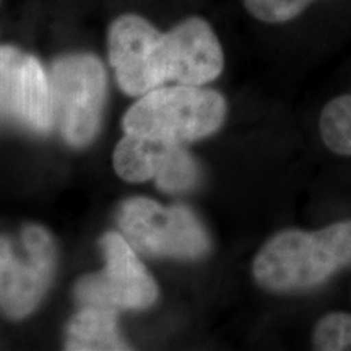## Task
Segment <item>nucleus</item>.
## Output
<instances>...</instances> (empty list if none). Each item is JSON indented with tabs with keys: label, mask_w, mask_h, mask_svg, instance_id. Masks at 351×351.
Here are the masks:
<instances>
[{
	"label": "nucleus",
	"mask_w": 351,
	"mask_h": 351,
	"mask_svg": "<svg viewBox=\"0 0 351 351\" xmlns=\"http://www.w3.org/2000/svg\"><path fill=\"white\" fill-rule=\"evenodd\" d=\"M351 263V219L317 231L287 230L258 251L252 274L270 291H302L326 283Z\"/></svg>",
	"instance_id": "obj_1"
},
{
	"label": "nucleus",
	"mask_w": 351,
	"mask_h": 351,
	"mask_svg": "<svg viewBox=\"0 0 351 351\" xmlns=\"http://www.w3.org/2000/svg\"><path fill=\"white\" fill-rule=\"evenodd\" d=\"M225 117L226 101L218 91L161 85L127 111L122 127L125 134L182 145L215 134Z\"/></svg>",
	"instance_id": "obj_2"
},
{
	"label": "nucleus",
	"mask_w": 351,
	"mask_h": 351,
	"mask_svg": "<svg viewBox=\"0 0 351 351\" xmlns=\"http://www.w3.org/2000/svg\"><path fill=\"white\" fill-rule=\"evenodd\" d=\"M54 121L64 140L85 147L96 137L106 101L108 75L93 54H69L49 70Z\"/></svg>",
	"instance_id": "obj_3"
},
{
	"label": "nucleus",
	"mask_w": 351,
	"mask_h": 351,
	"mask_svg": "<svg viewBox=\"0 0 351 351\" xmlns=\"http://www.w3.org/2000/svg\"><path fill=\"white\" fill-rule=\"evenodd\" d=\"M117 223L132 247L148 256L195 258L210 251L207 231L182 205L161 207L137 197L121 205Z\"/></svg>",
	"instance_id": "obj_4"
},
{
	"label": "nucleus",
	"mask_w": 351,
	"mask_h": 351,
	"mask_svg": "<svg viewBox=\"0 0 351 351\" xmlns=\"http://www.w3.org/2000/svg\"><path fill=\"white\" fill-rule=\"evenodd\" d=\"M56 269V244L44 228L26 226L16 238L0 236V311L12 319L32 314Z\"/></svg>",
	"instance_id": "obj_5"
},
{
	"label": "nucleus",
	"mask_w": 351,
	"mask_h": 351,
	"mask_svg": "<svg viewBox=\"0 0 351 351\" xmlns=\"http://www.w3.org/2000/svg\"><path fill=\"white\" fill-rule=\"evenodd\" d=\"M106 267L99 274L85 276L77 285V298L83 306L121 309H145L158 298V287L135 249L124 234L111 231L101 239Z\"/></svg>",
	"instance_id": "obj_6"
},
{
	"label": "nucleus",
	"mask_w": 351,
	"mask_h": 351,
	"mask_svg": "<svg viewBox=\"0 0 351 351\" xmlns=\"http://www.w3.org/2000/svg\"><path fill=\"white\" fill-rule=\"evenodd\" d=\"M0 121L34 132L56 125L49 73L36 57L13 46H0Z\"/></svg>",
	"instance_id": "obj_7"
},
{
	"label": "nucleus",
	"mask_w": 351,
	"mask_h": 351,
	"mask_svg": "<svg viewBox=\"0 0 351 351\" xmlns=\"http://www.w3.org/2000/svg\"><path fill=\"white\" fill-rule=\"evenodd\" d=\"M225 56L207 21L187 19L163 33L156 47V72L161 85L202 86L221 75Z\"/></svg>",
	"instance_id": "obj_8"
},
{
	"label": "nucleus",
	"mask_w": 351,
	"mask_h": 351,
	"mask_svg": "<svg viewBox=\"0 0 351 351\" xmlns=\"http://www.w3.org/2000/svg\"><path fill=\"white\" fill-rule=\"evenodd\" d=\"M161 32L138 15H122L108 33L109 62L121 90L143 96L161 86L156 72V47Z\"/></svg>",
	"instance_id": "obj_9"
},
{
	"label": "nucleus",
	"mask_w": 351,
	"mask_h": 351,
	"mask_svg": "<svg viewBox=\"0 0 351 351\" xmlns=\"http://www.w3.org/2000/svg\"><path fill=\"white\" fill-rule=\"evenodd\" d=\"M116 317V311L85 306L70 320L65 348L70 351L129 350L117 332Z\"/></svg>",
	"instance_id": "obj_10"
},
{
	"label": "nucleus",
	"mask_w": 351,
	"mask_h": 351,
	"mask_svg": "<svg viewBox=\"0 0 351 351\" xmlns=\"http://www.w3.org/2000/svg\"><path fill=\"white\" fill-rule=\"evenodd\" d=\"M173 145L176 143L125 134L114 152V169L129 182L155 179Z\"/></svg>",
	"instance_id": "obj_11"
},
{
	"label": "nucleus",
	"mask_w": 351,
	"mask_h": 351,
	"mask_svg": "<svg viewBox=\"0 0 351 351\" xmlns=\"http://www.w3.org/2000/svg\"><path fill=\"white\" fill-rule=\"evenodd\" d=\"M320 137L337 155H351V95L332 99L319 121Z\"/></svg>",
	"instance_id": "obj_12"
},
{
	"label": "nucleus",
	"mask_w": 351,
	"mask_h": 351,
	"mask_svg": "<svg viewBox=\"0 0 351 351\" xmlns=\"http://www.w3.org/2000/svg\"><path fill=\"white\" fill-rule=\"evenodd\" d=\"M199 166L191 153L182 145H174L155 181L161 191L169 192V194H181V192L191 191L199 182Z\"/></svg>",
	"instance_id": "obj_13"
},
{
	"label": "nucleus",
	"mask_w": 351,
	"mask_h": 351,
	"mask_svg": "<svg viewBox=\"0 0 351 351\" xmlns=\"http://www.w3.org/2000/svg\"><path fill=\"white\" fill-rule=\"evenodd\" d=\"M313 343L319 351H351V314L324 315L314 328Z\"/></svg>",
	"instance_id": "obj_14"
},
{
	"label": "nucleus",
	"mask_w": 351,
	"mask_h": 351,
	"mask_svg": "<svg viewBox=\"0 0 351 351\" xmlns=\"http://www.w3.org/2000/svg\"><path fill=\"white\" fill-rule=\"evenodd\" d=\"M314 0H244L252 16L265 23H285L296 19Z\"/></svg>",
	"instance_id": "obj_15"
}]
</instances>
